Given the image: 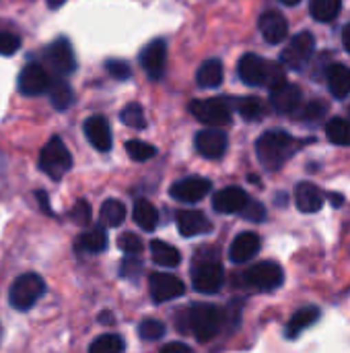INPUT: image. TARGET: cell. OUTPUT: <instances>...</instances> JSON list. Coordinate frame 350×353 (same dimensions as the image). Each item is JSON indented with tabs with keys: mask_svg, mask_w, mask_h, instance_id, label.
Here are the masks:
<instances>
[{
	"mask_svg": "<svg viewBox=\"0 0 350 353\" xmlns=\"http://www.w3.org/2000/svg\"><path fill=\"white\" fill-rule=\"evenodd\" d=\"M299 149V143L285 130H268L256 143V155L266 170L283 168Z\"/></svg>",
	"mask_w": 350,
	"mask_h": 353,
	"instance_id": "1",
	"label": "cell"
},
{
	"mask_svg": "<svg viewBox=\"0 0 350 353\" xmlns=\"http://www.w3.org/2000/svg\"><path fill=\"white\" fill-rule=\"evenodd\" d=\"M225 323V310L215 304H192L186 310V325L182 333H192L198 341H210L219 335Z\"/></svg>",
	"mask_w": 350,
	"mask_h": 353,
	"instance_id": "2",
	"label": "cell"
},
{
	"mask_svg": "<svg viewBox=\"0 0 350 353\" xmlns=\"http://www.w3.org/2000/svg\"><path fill=\"white\" fill-rule=\"evenodd\" d=\"M237 72L241 77V81L245 85L258 87V85H266V87H276L281 83H285V68L276 62L264 60L256 54H245L239 64H237Z\"/></svg>",
	"mask_w": 350,
	"mask_h": 353,
	"instance_id": "3",
	"label": "cell"
},
{
	"mask_svg": "<svg viewBox=\"0 0 350 353\" xmlns=\"http://www.w3.org/2000/svg\"><path fill=\"white\" fill-rule=\"evenodd\" d=\"M219 252H210L206 256V250H200L196 254V263L192 269V285L200 294H217L225 283V271L219 263Z\"/></svg>",
	"mask_w": 350,
	"mask_h": 353,
	"instance_id": "4",
	"label": "cell"
},
{
	"mask_svg": "<svg viewBox=\"0 0 350 353\" xmlns=\"http://www.w3.org/2000/svg\"><path fill=\"white\" fill-rule=\"evenodd\" d=\"M45 294V281L37 273H25L17 277L8 292V302L14 310H29Z\"/></svg>",
	"mask_w": 350,
	"mask_h": 353,
	"instance_id": "5",
	"label": "cell"
},
{
	"mask_svg": "<svg viewBox=\"0 0 350 353\" xmlns=\"http://www.w3.org/2000/svg\"><path fill=\"white\" fill-rule=\"evenodd\" d=\"M39 168L52 180H62L64 174L72 168V155L62 143V139L54 137L52 141L45 143V147L39 153Z\"/></svg>",
	"mask_w": 350,
	"mask_h": 353,
	"instance_id": "6",
	"label": "cell"
},
{
	"mask_svg": "<svg viewBox=\"0 0 350 353\" xmlns=\"http://www.w3.org/2000/svg\"><path fill=\"white\" fill-rule=\"evenodd\" d=\"M190 112L198 122L210 128H221L231 122V103L223 97L194 99L190 103Z\"/></svg>",
	"mask_w": 350,
	"mask_h": 353,
	"instance_id": "7",
	"label": "cell"
},
{
	"mask_svg": "<svg viewBox=\"0 0 350 353\" xmlns=\"http://www.w3.org/2000/svg\"><path fill=\"white\" fill-rule=\"evenodd\" d=\"M243 281L258 292H274L285 283V271L278 263L262 261L243 273Z\"/></svg>",
	"mask_w": 350,
	"mask_h": 353,
	"instance_id": "8",
	"label": "cell"
},
{
	"mask_svg": "<svg viewBox=\"0 0 350 353\" xmlns=\"http://www.w3.org/2000/svg\"><path fill=\"white\" fill-rule=\"evenodd\" d=\"M314 50H316L314 35L309 31H301V33L293 35L291 41H289V46L283 50L281 62H283V66L299 72V70H303L309 64V60L314 56Z\"/></svg>",
	"mask_w": 350,
	"mask_h": 353,
	"instance_id": "9",
	"label": "cell"
},
{
	"mask_svg": "<svg viewBox=\"0 0 350 353\" xmlns=\"http://www.w3.org/2000/svg\"><path fill=\"white\" fill-rule=\"evenodd\" d=\"M43 58L47 62V66H52V70L60 77H66L76 68L74 52H72V46L66 37H58L56 41H52L45 48Z\"/></svg>",
	"mask_w": 350,
	"mask_h": 353,
	"instance_id": "10",
	"label": "cell"
},
{
	"mask_svg": "<svg viewBox=\"0 0 350 353\" xmlns=\"http://www.w3.org/2000/svg\"><path fill=\"white\" fill-rule=\"evenodd\" d=\"M149 285H151V298L157 304L177 300L186 294L184 281L175 275H169V273H153L149 279Z\"/></svg>",
	"mask_w": 350,
	"mask_h": 353,
	"instance_id": "11",
	"label": "cell"
},
{
	"mask_svg": "<svg viewBox=\"0 0 350 353\" xmlns=\"http://www.w3.org/2000/svg\"><path fill=\"white\" fill-rule=\"evenodd\" d=\"M165 60H167V43L163 39H153L144 46L140 52V64L149 79L159 81L165 72Z\"/></svg>",
	"mask_w": 350,
	"mask_h": 353,
	"instance_id": "12",
	"label": "cell"
},
{
	"mask_svg": "<svg viewBox=\"0 0 350 353\" xmlns=\"http://www.w3.org/2000/svg\"><path fill=\"white\" fill-rule=\"evenodd\" d=\"M270 103L278 114H295L303 103V93L293 83H281L270 89Z\"/></svg>",
	"mask_w": 350,
	"mask_h": 353,
	"instance_id": "13",
	"label": "cell"
},
{
	"mask_svg": "<svg viewBox=\"0 0 350 353\" xmlns=\"http://www.w3.org/2000/svg\"><path fill=\"white\" fill-rule=\"evenodd\" d=\"M210 188H212L210 180L200 178V176H192V178H184V180L175 182L171 186L169 194L179 203H198L210 192Z\"/></svg>",
	"mask_w": 350,
	"mask_h": 353,
	"instance_id": "14",
	"label": "cell"
},
{
	"mask_svg": "<svg viewBox=\"0 0 350 353\" xmlns=\"http://www.w3.org/2000/svg\"><path fill=\"white\" fill-rule=\"evenodd\" d=\"M194 145H196V151L202 157H206V159H219V157L225 155L227 145H229V139L219 128H206V130H200L196 134Z\"/></svg>",
	"mask_w": 350,
	"mask_h": 353,
	"instance_id": "15",
	"label": "cell"
},
{
	"mask_svg": "<svg viewBox=\"0 0 350 353\" xmlns=\"http://www.w3.org/2000/svg\"><path fill=\"white\" fill-rule=\"evenodd\" d=\"M50 74L41 64H27L19 74V91L23 95H39L50 87Z\"/></svg>",
	"mask_w": 350,
	"mask_h": 353,
	"instance_id": "16",
	"label": "cell"
},
{
	"mask_svg": "<svg viewBox=\"0 0 350 353\" xmlns=\"http://www.w3.org/2000/svg\"><path fill=\"white\" fill-rule=\"evenodd\" d=\"M250 196L243 188L239 186H227L223 190H219L212 199V207L217 213H225V215H231V213H241L243 207L248 205Z\"/></svg>",
	"mask_w": 350,
	"mask_h": 353,
	"instance_id": "17",
	"label": "cell"
},
{
	"mask_svg": "<svg viewBox=\"0 0 350 353\" xmlns=\"http://www.w3.org/2000/svg\"><path fill=\"white\" fill-rule=\"evenodd\" d=\"M258 27L268 43H281L289 35V23L278 10H266L262 12Z\"/></svg>",
	"mask_w": 350,
	"mask_h": 353,
	"instance_id": "18",
	"label": "cell"
},
{
	"mask_svg": "<svg viewBox=\"0 0 350 353\" xmlns=\"http://www.w3.org/2000/svg\"><path fill=\"white\" fill-rule=\"evenodd\" d=\"M260 248H262L260 236L254 232H243L233 240V244L229 248V259L235 265H241V263H248L250 259H254L260 252Z\"/></svg>",
	"mask_w": 350,
	"mask_h": 353,
	"instance_id": "19",
	"label": "cell"
},
{
	"mask_svg": "<svg viewBox=\"0 0 350 353\" xmlns=\"http://www.w3.org/2000/svg\"><path fill=\"white\" fill-rule=\"evenodd\" d=\"M85 134L97 151L107 153L111 149V128L103 116H91L85 122Z\"/></svg>",
	"mask_w": 350,
	"mask_h": 353,
	"instance_id": "20",
	"label": "cell"
},
{
	"mask_svg": "<svg viewBox=\"0 0 350 353\" xmlns=\"http://www.w3.org/2000/svg\"><path fill=\"white\" fill-rule=\"evenodd\" d=\"M177 230L184 238H194L212 232V223L202 211H179L177 213Z\"/></svg>",
	"mask_w": 350,
	"mask_h": 353,
	"instance_id": "21",
	"label": "cell"
},
{
	"mask_svg": "<svg viewBox=\"0 0 350 353\" xmlns=\"http://www.w3.org/2000/svg\"><path fill=\"white\" fill-rule=\"evenodd\" d=\"M295 203L301 213H318L324 207V194L316 184L301 182L295 188Z\"/></svg>",
	"mask_w": 350,
	"mask_h": 353,
	"instance_id": "22",
	"label": "cell"
},
{
	"mask_svg": "<svg viewBox=\"0 0 350 353\" xmlns=\"http://www.w3.org/2000/svg\"><path fill=\"white\" fill-rule=\"evenodd\" d=\"M320 316H322V312L316 306H305V308L297 310L291 316V321L287 323V327H285V337L287 339H297L303 331L314 327L320 321Z\"/></svg>",
	"mask_w": 350,
	"mask_h": 353,
	"instance_id": "23",
	"label": "cell"
},
{
	"mask_svg": "<svg viewBox=\"0 0 350 353\" xmlns=\"http://www.w3.org/2000/svg\"><path fill=\"white\" fill-rule=\"evenodd\" d=\"M105 248H107V232L101 225L85 232L76 238V250L78 252L97 254V252H103Z\"/></svg>",
	"mask_w": 350,
	"mask_h": 353,
	"instance_id": "24",
	"label": "cell"
},
{
	"mask_svg": "<svg viewBox=\"0 0 350 353\" xmlns=\"http://www.w3.org/2000/svg\"><path fill=\"white\" fill-rule=\"evenodd\" d=\"M328 87L330 93L338 99L350 93V68L344 64H332L328 68Z\"/></svg>",
	"mask_w": 350,
	"mask_h": 353,
	"instance_id": "25",
	"label": "cell"
},
{
	"mask_svg": "<svg viewBox=\"0 0 350 353\" xmlns=\"http://www.w3.org/2000/svg\"><path fill=\"white\" fill-rule=\"evenodd\" d=\"M151 256H153V261L159 267H167V269H173V267H177L182 263L179 250L173 248L167 242H161V240H153L151 242Z\"/></svg>",
	"mask_w": 350,
	"mask_h": 353,
	"instance_id": "26",
	"label": "cell"
},
{
	"mask_svg": "<svg viewBox=\"0 0 350 353\" xmlns=\"http://www.w3.org/2000/svg\"><path fill=\"white\" fill-rule=\"evenodd\" d=\"M196 83L200 87H204V89L219 87L223 83V64H221V60H217V58L206 60L196 72Z\"/></svg>",
	"mask_w": 350,
	"mask_h": 353,
	"instance_id": "27",
	"label": "cell"
},
{
	"mask_svg": "<svg viewBox=\"0 0 350 353\" xmlns=\"http://www.w3.org/2000/svg\"><path fill=\"white\" fill-rule=\"evenodd\" d=\"M134 221L144 230V232H153L159 223V213L155 209V205L146 199H140L134 203V211H132Z\"/></svg>",
	"mask_w": 350,
	"mask_h": 353,
	"instance_id": "28",
	"label": "cell"
},
{
	"mask_svg": "<svg viewBox=\"0 0 350 353\" xmlns=\"http://www.w3.org/2000/svg\"><path fill=\"white\" fill-rule=\"evenodd\" d=\"M47 93H50L52 105H54L56 110H68V108L72 105L74 93H72L70 85H68V83H66L64 79H56V81H50Z\"/></svg>",
	"mask_w": 350,
	"mask_h": 353,
	"instance_id": "29",
	"label": "cell"
},
{
	"mask_svg": "<svg viewBox=\"0 0 350 353\" xmlns=\"http://www.w3.org/2000/svg\"><path fill=\"white\" fill-rule=\"evenodd\" d=\"M99 217H101V223H103L105 228H118V225H122L124 219H126V207H124L120 201H116V199H107V201L101 205Z\"/></svg>",
	"mask_w": 350,
	"mask_h": 353,
	"instance_id": "30",
	"label": "cell"
},
{
	"mask_svg": "<svg viewBox=\"0 0 350 353\" xmlns=\"http://www.w3.org/2000/svg\"><path fill=\"white\" fill-rule=\"evenodd\" d=\"M340 6H342V0H311L309 12L316 21L328 23V21L336 19V14L340 12Z\"/></svg>",
	"mask_w": 350,
	"mask_h": 353,
	"instance_id": "31",
	"label": "cell"
},
{
	"mask_svg": "<svg viewBox=\"0 0 350 353\" xmlns=\"http://www.w3.org/2000/svg\"><path fill=\"white\" fill-rule=\"evenodd\" d=\"M326 134L334 145H350V122L344 118H332L326 126Z\"/></svg>",
	"mask_w": 350,
	"mask_h": 353,
	"instance_id": "32",
	"label": "cell"
},
{
	"mask_svg": "<svg viewBox=\"0 0 350 353\" xmlns=\"http://www.w3.org/2000/svg\"><path fill=\"white\" fill-rule=\"evenodd\" d=\"M124 350L126 343L120 335H101L91 343L89 353H124Z\"/></svg>",
	"mask_w": 350,
	"mask_h": 353,
	"instance_id": "33",
	"label": "cell"
},
{
	"mask_svg": "<svg viewBox=\"0 0 350 353\" xmlns=\"http://www.w3.org/2000/svg\"><path fill=\"white\" fill-rule=\"evenodd\" d=\"M235 108L243 116V120H250V122L260 120L262 114H264V105H262V101L258 97H239Z\"/></svg>",
	"mask_w": 350,
	"mask_h": 353,
	"instance_id": "34",
	"label": "cell"
},
{
	"mask_svg": "<svg viewBox=\"0 0 350 353\" xmlns=\"http://www.w3.org/2000/svg\"><path fill=\"white\" fill-rule=\"evenodd\" d=\"M122 122L130 128H136V130H142L146 128V116H144V110L140 103H128L122 114H120Z\"/></svg>",
	"mask_w": 350,
	"mask_h": 353,
	"instance_id": "35",
	"label": "cell"
},
{
	"mask_svg": "<svg viewBox=\"0 0 350 353\" xmlns=\"http://www.w3.org/2000/svg\"><path fill=\"white\" fill-rule=\"evenodd\" d=\"M142 271H144V265L138 254H128L120 265V277H124L128 281H138Z\"/></svg>",
	"mask_w": 350,
	"mask_h": 353,
	"instance_id": "36",
	"label": "cell"
},
{
	"mask_svg": "<svg viewBox=\"0 0 350 353\" xmlns=\"http://www.w3.org/2000/svg\"><path fill=\"white\" fill-rule=\"evenodd\" d=\"M165 325L157 319H144L140 325H138V335L142 341H157L165 335Z\"/></svg>",
	"mask_w": 350,
	"mask_h": 353,
	"instance_id": "37",
	"label": "cell"
},
{
	"mask_svg": "<svg viewBox=\"0 0 350 353\" xmlns=\"http://www.w3.org/2000/svg\"><path fill=\"white\" fill-rule=\"evenodd\" d=\"M126 151H128V155L134 159V161H146V159H151V157H155V147L151 145V143H144V141H128L126 143Z\"/></svg>",
	"mask_w": 350,
	"mask_h": 353,
	"instance_id": "38",
	"label": "cell"
},
{
	"mask_svg": "<svg viewBox=\"0 0 350 353\" xmlns=\"http://www.w3.org/2000/svg\"><path fill=\"white\" fill-rule=\"evenodd\" d=\"M118 246L124 254H140L142 252V240L132 234V232H126L118 238Z\"/></svg>",
	"mask_w": 350,
	"mask_h": 353,
	"instance_id": "39",
	"label": "cell"
},
{
	"mask_svg": "<svg viewBox=\"0 0 350 353\" xmlns=\"http://www.w3.org/2000/svg\"><path fill=\"white\" fill-rule=\"evenodd\" d=\"M70 219L76 225H89V221H91V205L87 201L78 199L74 203V207L70 209Z\"/></svg>",
	"mask_w": 350,
	"mask_h": 353,
	"instance_id": "40",
	"label": "cell"
},
{
	"mask_svg": "<svg viewBox=\"0 0 350 353\" xmlns=\"http://www.w3.org/2000/svg\"><path fill=\"white\" fill-rule=\"evenodd\" d=\"M105 68H107V72L113 77V79H118V81H124V79H130V74H132V70H130V66H128V62H124V60H107L105 62Z\"/></svg>",
	"mask_w": 350,
	"mask_h": 353,
	"instance_id": "41",
	"label": "cell"
},
{
	"mask_svg": "<svg viewBox=\"0 0 350 353\" xmlns=\"http://www.w3.org/2000/svg\"><path fill=\"white\" fill-rule=\"evenodd\" d=\"M19 48H21V37L0 31V54L2 56H12Z\"/></svg>",
	"mask_w": 350,
	"mask_h": 353,
	"instance_id": "42",
	"label": "cell"
},
{
	"mask_svg": "<svg viewBox=\"0 0 350 353\" xmlns=\"http://www.w3.org/2000/svg\"><path fill=\"white\" fill-rule=\"evenodd\" d=\"M241 215L245 217V219H250V221H264L266 219V209H264V205L262 203H256V201H248V205L243 207V211H241Z\"/></svg>",
	"mask_w": 350,
	"mask_h": 353,
	"instance_id": "43",
	"label": "cell"
},
{
	"mask_svg": "<svg viewBox=\"0 0 350 353\" xmlns=\"http://www.w3.org/2000/svg\"><path fill=\"white\" fill-rule=\"evenodd\" d=\"M326 103H322V101H309L305 108H303V112H301V116H303V120H307V122H316V120H320L324 114H326Z\"/></svg>",
	"mask_w": 350,
	"mask_h": 353,
	"instance_id": "44",
	"label": "cell"
},
{
	"mask_svg": "<svg viewBox=\"0 0 350 353\" xmlns=\"http://www.w3.org/2000/svg\"><path fill=\"white\" fill-rule=\"evenodd\" d=\"M159 353H192V347H188V345H186V343H182V341H175V343H167V345H163Z\"/></svg>",
	"mask_w": 350,
	"mask_h": 353,
	"instance_id": "45",
	"label": "cell"
},
{
	"mask_svg": "<svg viewBox=\"0 0 350 353\" xmlns=\"http://www.w3.org/2000/svg\"><path fill=\"white\" fill-rule=\"evenodd\" d=\"M37 199H39V203H41L43 211H45L47 215H52V209H50V205H47V196H45V192H43V190H39V192H37Z\"/></svg>",
	"mask_w": 350,
	"mask_h": 353,
	"instance_id": "46",
	"label": "cell"
},
{
	"mask_svg": "<svg viewBox=\"0 0 350 353\" xmlns=\"http://www.w3.org/2000/svg\"><path fill=\"white\" fill-rule=\"evenodd\" d=\"M342 43H344L347 52L350 54V23L349 25H344V29H342Z\"/></svg>",
	"mask_w": 350,
	"mask_h": 353,
	"instance_id": "47",
	"label": "cell"
},
{
	"mask_svg": "<svg viewBox=\"0 0 350 353\" xmlns=\"http://www.w3.org/2000/svg\"><path fill=\"white\" fill-rule=\"evenodd\" d=\"M99 321H101L103 325H111V321H113V316H111L109 312H103V314H99Z\"/></svg>",
	"mask_w": 350,
	"mask_h": 353,
	"instance_id": "48",
	"label": "cell"
},
{
	"mask_svg": "<svg viewBox=\"0 0 350 353\" xmlns=\"http://www.w3.org/2000/svg\"><path fill=\"white\" fill-rule=\"evenodd\" d=\"M64 2H66V0H47V6H50V8H60Z\"/></svg>",
	"mask_w": 350,
	"mask_h": 353,
	"instance_id": "49",
	"label": "cell"
},
{
	"mask_svg": "<svg viewBox=\"0 0 350 353\" xmlns=\"http://www.w3.org/2000/svg\"><path fill=\"white\" fill-rule=\"evenodd\" d=\"M332 201H334V205L338 207V205H342V196H338V194H332Z\"/></svg>",
	"mask_w": 350,
	"mask_h": 353,
	"instance_id": "50",
	"label": "cell"
},
{
	"mask_svg": "<svg viewBox=\"0 0 350 353\" xmlns=\"http://www.w3.org/2000/svg\"><path fill=\"white\" fill-rule=\"evenodd\" d=\"M283 4H289V6H295V4H299L301 0H281Z\"/></svg>",
	"mask_w": 350,
	"mask_h": 353,
	"instance_id": "51",
	"label": "cell"
},
{
	"mask_svg": "<svg viewBox=\"0 0 350 353\" xmlns=\"http://www.w3.org/2000/svg\"><path fill=\"white\" fill-rule=\"evenodd\" d=\"M349 114H350V108H349Z\"/></svg>",
	"mask_w": 350,
	"mask_h": 353,
	"instance_id": "52",
	"label": "cell"
}]
</instances>
